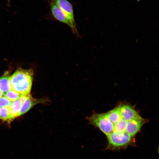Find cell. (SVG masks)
<instances>
[{
    "instance_id": "cell-1",
    "label": "cell",
    "mask_w": 159,
    "mask_h": 159,
    "mask_svg": "<svg viewBox=\"0 0 159 159\" xmlns=\"http://www.w3.org/2000/svg\"><path fill=\"white\" fill-rule=\"evenodd\" d=\"M33 76L34 71L32 69L18 68L10 77L11 89L21 95L29 94Z\"/></svg>"
},
{
    "instance_id": "cell-2",
    "label": "cell",
    "mask_w": 159,
    "mask_h": 159,
    "mask_svg": "<svg viewBox=\"0 0 159 159\" xmlns=\"http://www.w3.org/2000/svg\"><path fill=\"white\" fill-rule=\"evenodd\" d=\"M86 119L91 125L97 128L107 136L114 131V125L110 121L105 113H93Z\"/></svg>"
},
{
    "instance_id": "cell-3",
    "label": "cell",
    "mask_w": 159,
    "mask_h": 159,
    "mask_svg": "<svg viewBox=\"0 0 159 159\" xmlns=\"http://www.w3.org/2000/svg\"><path fill=\"white\" fill-rule=\"evenodd\" d=\"M107 136L108 141L107 147L113 149L125 147L129 145L132 142L133 137L125 131H113Z\"/></svg>"
},
{
    "instance_id": "cell-4",
    "label": "cell",
    "mask_w": 159,
    "mask_h": 159,
    "mask_svg": "<svg viewBox=\"0 0 159 159\" xmlns=\"http://www.w3.org/2000/svg\"><path fill=\"white\" fill-rule=\"evenodd\" d=\"M64 12L72 26V31L77 34L78 32L75 21L72 6L67 0H51Z\"/></svg>"
},
{
    "instance_id": "cell-5",
    "label": "cell",
    "mask_w": 159,
    "mask_h": 159,
    "mask_svg": "<svg viewBox=\"0 0 159 159\" xmlns=\"http://www.w3.org/2000/svg\"><path fill=\"white\" fill-rule=\"evenodd\" d=\"M146 121L140 116L128 121L125 132L133 137L140 131Z\"/></svg>"
},
{
    "instance_id": "cell-6",
    "label": "cell",
    "mask_w": 159,
    "mask_h": 159,
    "mask_svg": "<svg viewBox=\"0 0 159 159\" xmlns=\"http://www.w3.org/2000/svg\"><path fill=\"white\" fill-rule=\"evenodd\" d=\"M121 117L127 122L140 115L134 107L127 104H121L117 107Z\"/></svg>"
},
{
    "instance_id": "cell-7",
    "label": "cell",
    "mask_w": 159,
    "mask_h": 159,
    "mask_svg": "<svg viewBox=\"0 0 159 159\" xmlns=\"http://www.w3.org/2000/svg\"><path fill=\"white\" fill-rule=\"evenodd\" d=\"M50 101L48 99H37L34 98L29 94L27 95L26 99L22 104V106L19 114V116L27 112L35 105L39 103H47Z\"/></svg>"
},
{
    "instance_id": "cell-8",
    "label": "cell",
    "mask_w": 159,
    "mask_h": 159,
    "mask_svg": "<svg viewBox=\"0 0 159 159\" xmlns=\"http://www.w3.org/2000/svg\"><path fill=\"white\" fill-rule=\"evenodd\" d=\"M49 4L52 14L54 17L57 20L68 25L72 30V25L63 11L51 1Z\"/></svg>"
},
{
    "instance_id": "cell-9",
    "label": "cell",
    "mask_w": 159,
    "mask_h": 159,
    "mask_svg": "<svg viewBox=\"0 0 159 159\" xmlns=\"http://www.w3.org/2000/svg\"><path fill=\"white\" fill-rule=\"evenodd\" d=\"M10 77L9 72L7 71L0 77V90L4 94L11 89Z\"/></svg>"
},
{
    "instance_id": "cell-10",
    "label": "cell",
    "mask_w": 159,
    "mask_h": 159,
    "mask_svg": "<svg viewBox=\"0 0 159 159\" xmlns=\"http://www.w3.org/2000/svg\"><path fill=\"white\" fill-rule=\"evenodd\" d=\"M22 106V103L19 100L12 103L9 108L12 119L19 116Z\"/></svg>"
},
{
    "instance_id": "cell-11",
    "label": "cell",
    "mask_w": 159,
    "mask_h": 159,
    "mask_svg": "<svg viewBox=\"0 0 159 159\" xmlns=\"http://www.w3.org/2000/svg\"><path fill=\"white\" fill-rule=\"evenodd\" d=\"M105 114L109 120L114 125L122 118L117 107Z\"/></svg>"
},
{
    "instance_id": "cell-12",
    "label": "cell",
    "mask_w": 159,
    "mask_h": 159,
    "mask_svg": "<svg viewBox=\"0 0 159 159\" xmlns=\"http://www.w3.org/2000/svg\"><path fill=\"white\" fill-rule=\"evenodd\" d=\"M127 122L122 118L114 125V131L122 132L125 131Z\"/></svg>"
},
{
    "instance_id": "cell-13",
    "label": "cell",
    "mask_w": 159,
    "mask_h": 159,
    "mask_svg": "<svg viewBox=\"0 0 159 159\" xmlns=\"http://www.w3.org/2000/svg\"><path fill=\"white\" fill-rule=\"evenodd\" d=\"M0 119L8 121L12 120L8 107L0 108Z\"/></svg>"
},
{
    "instance_id": "cell-14",
    "label": "cell",
    "mask_w": 159,
    "mask_h": 159,
    "mask_svg": "<svg viewBox=\"0 0 159 159\" xmlns=\"http://www.w3.org/2000/svg\"><path fill=\"white\" fill-rule=\"evenodd\" d=\"M21 95L12 89L4 94V96L11 102L18 100Z\"/></svg>"
},
{
    "instance_id": "cell-15",
    "label": "cell",
    "mask_w": 159,
    "mask_h": 159,
    "mask_svg": "<svg viewBox=\"0 0 159 159\" xmlns=\"http://www.w3.org/2000/svg\"><path fill=\"white\" fill-rule=\"evenodd\" d=\"M11 103V102L4 95L0 98V108H9Z\"/></svg>"
},
{
    "instance_id": "cell-16",
    "label": "cell",
    "mask_w": 159,
    "mask_h": 159,
    "mask_svg": "<svg viewBox=\"0 0 159 159\" xmlns=\"http://www.w3.org/2000/svg\"><path fill=\"white\" fill-rule=\"evenodd\" d=\"M8 6H11L10 3L11 0H6Z\"/></svg>"
},
{
    "instance_id": "cell-17",
    "label": "cell",
    "mask_w": 159,
    "mask_h": 159,
    "mask_svg": "<svg viewBox=\"0 0 159 159\" xmlns=\"http://www.w3.org/2000/svg\"><path fill=\"white\" fill-rule=\"evenodd\" d=\"M4 95V93L0 90V98Z\"/></svg>"
}]
</instances>
